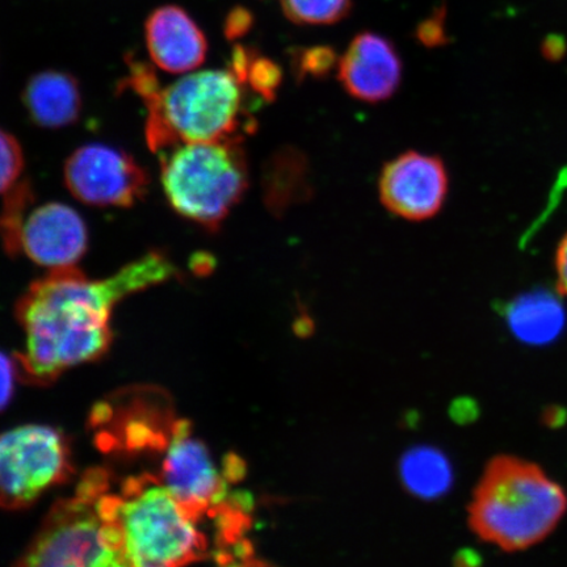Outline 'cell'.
<instances>
[{"label": "cell", "instance_id": "6da1fadb", "mask_svg": "<svg viewBox=\"0 0 567 567\" xmlns=\"http://www.w3.org/2000/svg\"><path fill=\"white\" fill-rule=\"evenodd\" d=\"M179 276L166 254L151 251L103 280L76 267L52 269L18 303L25 349L19 374L47 384L71 367L101 358L111 344L110 319L120 301Z\"/></svg>", "mask_w": 567, "mask_h": 567}, {"label": "cell", "instance_id": "7a4b0ae2", "mask_svg": "<svg viewBox=\"0 0 567 567\" xmlns=\"http://www.w3.org/2000/svg\"><path fill=\"white\" fill-rule=\"evenodd\" d=\"M127 86L147 110L146 141L154 153L184 142L243 140L245 122L243 83L230 70H204L184 75L162 89L153 69L130 60Z\"/></svg>", "mask_w": 567, "mask_h": 567}, {"label": "cell", "instance_id": "3957f363", "mask_svg": "<svg viewBox=\"0 0 567 567\" xmlns=\"http://www.w3.org/2000/svg\"><path fill=\"white\" fill-rule=\"evenodd\" d=\"M567 509V496L540 466L514 456L486 466L470 508L471 526L487 543L506 551L542 543Z\"/></svg>", "mask_w": 567, "mask_h": 567}, {"label": "cell", "instance_id": "277c9868", "mask_svg": "<svg viewBox=\"0 0 567 567\" xmlns=\"http://www.w3.org/2000/svg\"><path fill=\"white\" fill-rule=\"evenodd\" d=\"M99 507L118 530L126 566H181L205 557L207 540L197 517L159 478L132 477L120 494L106 491Z\"/></svg>", "mask_w": 567, "mask_h": 567}, {"label": "cell", "instance_id": "5b68a950", "mask_svg": "<svg viewBox=\"0 0 567 567\" xmlns=\"http://www.w3.org/2000/svg\"><path fill=\"white\" fill-rule=\"evenodd\" d=\"M240 142H184L158 154L163 193L177 215L207 230L219 229L248 188Z\"/></svg>", "mask_w": 567, "mask_h": 567}, {"label": "cell", "instance_id": "8992f818", "mask_svg": "<svg viewBox=\"0 0 567 567\" xmlns=\"http://www.w3.org/2000/svg\"><path fill=\"white\" fill-rule=\"evenodd\" d=\"M109 474H84L70 498L56 502L27 549L23 566H126L118 530L99 507Z\"/></svg>", "mask_w": 567, "mask_h": 567}, {"label": "cell", "instance_id": "52a82bcc", "mask_svg": "<svg viewBox=\"0 0 567 567\" xmlns=\"http://www.w3.org/2000/svg\"><path fill=\"white\" fill-rule=\"evenodd\" d=\"M70 472L69 445L60 431L28 424L0 434V506H30Z\"/></svg>", "mask_w": 567, "mask_h": 567}, {"label": "cell", "instance_id": "ba28073f", "mask_svg": "<svg viewBox=\"0 0 567 567\" xmlns=\"http://www.w3.org/2000/svg\"><path fill=\"white\" fill-rule=\"evenodd\" d=\"M63 175L76 200L102 208L133 207L145 197L151 183L146 169L132 155L102 144L76 148Z\"/></svg>", "mask_w": 567, "mask_h": 567}, {"label": "cell", "instance_id": "9c48e42d", "mask_svg": "<svg viewBox=\"0 0 567 567\" xmlns=\"http://www.w3.org/2000/svg\"><path fill=\"white\" fill-rule=\"evenodd\" d=\"M159 480L183 507L200 520L215 517L226 506L228 484L210 452L193 435L187 421H176L168 431Z\"/></svg>", "mask_w": 567, "mask_h": 567}, {"label": "cell", "instance_id": "30bf717a", "mask_svg": "<svg viewBox=\"0 0 567 567\" xmlns=\"http://www.w3.org/2000/svg\"><path fill=\"white\" fill-rule=\"evenodd\" d=\"M381 203L409 221L437 215L449 194V174L441 158L408 152L386 163L379 181Z\"/></svg>", "mask_w": 567, "mask_h": 567}, {"label": "cell", "instance_id": "8fae6325", "mask_svg": "<svg viewBox=\"0 0 567 567\" xmlns=\"http://www.w3.org/2000/svg\"><path fill=\"white\" fill-rule=\"evenodd\" d=\"M89 247L86 223L61 203H47L25 216L20 254L49 269L75 267Z\"/></svg>", "mask_w": 567, "mask_h": 567}, {"label": "cell", "instance_id": "7c38bea8", "mask_svg": "<svg viewBox=\"0 0 567 567\" xmlns=\"http://www.w3.org/2000/svg\"><path fill=\"white\" fill-rule=\"evenodd\" d=\"M338 78L349 94L365 103L392 97L402 80V61L392 41L373 32L354 35L339 60Z\"/></svg>", "mask_w": 567, "mask_h": 567}, {"label": "cell", "instance_id": "4fadbf2b", "mask_svg": "<svg viewBox=\"0 0 567 567\" xmlns=\"http://www.w3.org/2000/svg\"><path fill=\"white\" fill-rule=\"evenodd\" d=\"M145 38L153 62L167 73H189L207 59V38L179 6L167 4L154 10L145 23Z\"/></svg>", "mask_w": 567, "mask_h": 567}, {"label": "cell", "instance_id": "5bb4252c", "mask_svg": "<svg viewBox=\"0 0 567 567\" xmlns=\"http://www.w3.org/2000/svg\"><path fill=\"white\" fill-rule=\"evenodd\" d=\"M21 101L32 123L48 130L73 125L83 105L80 82L74 75L56 70L31 76Z\"/></svg>", "mask_w": 567, "mask_h": 567}, {"label": "cell", "instance_id": "9a60e30c", "mask_svg": "<svg viewBox=\"0 0 567 567\" xmlns=\"http://www.w3.org/2000/svg\"><path fill=\"white\" fill-rule=\"evenodd\" d=\"M503 316L513 336L529 346L555 342L566 326L564 305L548 289L516 296L503 305Z\"/></svg>", "mask_w": 567, "mask_h": 567}, {"label": "cell", "instance_id": "2e32d148", "mask_svg": "<svg viewBox=\"0 0 567 567\" xmlns=\"http://www.w3.org/2000/svg\"><path fill=\"white\" fill-rule=\"evenodd\" d=\"M310 190L308 159L300 151L293 147L281 148L267 162L264 176L265 203L275 215L305 200Z\"/></svg>", "mask_w": 567, "mask_h": 567}, {"label": "cell", "instance_id": "e0dca14e", "mask_svg": "<svg viewBox=\"0 0 567 567\" xmlns=\"http://www.w3.org/2000/svg\"><path fill=\"white\" fill-rule=\"evenodd\" d=\"M400 476L408 492L424 501L441 498L453 485L450 458L430 445L414 446L402 456Z\"/></svg>", "mask_w": 567, "mask_h": 567}, {"label": "cell", "instance_id": "ac0fdd59", "mask_svg": "<svg viewBox=\"0 0 567 567\" xmlns=\"http://www.w3.org/2000/svg\"><path fill=\"white\" fill-rule=\"evenodd\" d=\"M33 198V189L28 181L19 182L7 193L3 209L0 213V240L6 252L11 257L20 254L21 228Z\"/></svg>", "mask_w": 567, "mask_h": 567}, {"label": "cell", "instance_id": "d6986e66", "mask_svg": "<svg viewBox=\"0 0 567 567\" xmlns=\"http://www.w3.org/2000/svg\"><path fill=\"white\" fill-rule=\"evenodd\" d=\"M284 16L300 25H331L352 11V0H281Z\"/></svg>", "mask_w": 567, "mask_h": 567}, {"label": "cell", "instance_id": "ffe728a7", "mask_svg": "<svg viewBox=\"0 0 567 567\" xmlns=\"http://www.w3.org/2000/svg\"><path fill=\"white\" fill-rule=\"evenodd\" d=\"M337 65V52L328 45L299 48L290 53V66H292L293 75L300 82L308 78L324 80Z\"/></svg>", "mask_w": 567, "mask_h": 567}, {"label": "cell", "instance_id": "44dd1931", "mask_svg": "<svg viewBox=\"0 0 567 567\" xmlns=\"http://www.w3.org/2000/svg\"><path fill=\"white\" fill-rule=\"evenodd\" d=\"M24 169V154L19 141L0 130V194H7L19 183Z\"/></svg>", "mask_w": 567, "mask_h": 567}, {"label": "cell", "instance_id": "7402d4cb", "mask_svg": "<svg viewBox=\"0 0 567 567\" xmlns=\"http://www.w3.org/2000/svg\"><path fill=\"white\" fill-rule=\"evenodd\" d=\"M246 83L250 84L255 94L271 103L281 87L282 70L279 63L258 54L248 71Z\"/></svg>", "mask_w": 567, "mask_h": 567}, {"label": "cell", "instance_id": "603a6c76", "mask_svg": "<svg viewBox=\"0 0 567 567\" xmlns=\"http://www.w3.org/2000/svg\"><path fill=\"white\" fill-rule=\"evenodd\" d=\"M446 9L445 6H439L417 24L415 38L425 48H439L449 44L450 38L445 30Z\"/></svg>", "mask_w": 567, "mask_h": 567}, {"label": "cell", "instance_id": "cb8c5ba5", "mask_svg": "<svg viewBox=\"0 0 567 567\" xmlns=\"http://www.w3.org/2000/svg\"><path fill=\"white\" fill-rule=\"evenodd\" d=\"M254 21V13L246 9V7H234L225 18V38L229 41L245 38V35L252 30Z\"/></svg>", "mask_w": 567, "mask_h": 567}, {"label": "cell", "instance_id": "d4e9b609", "mask_svg": "<svg viewBox=\"0 0 567 567\" xmlns=\"http://www.w3.org/2000/svg\"><path fill=\"white\" fill-rule=\"evenodd\" d=\"M18 374V363L0 352V411L4 410L12 399Z\"/></svg>", "mask_w": 567, "mask_h": 567}, {"label": "cell", "instance_id": "484cf974", "mask_svg": "<svg viewBox=\"0 0 567 567\" xmlns=\"http://www.w3.org/2000/svg\"><path fill=\"white\" fill-rule=\"evenodd\" d=\"M258 54L259 53L250 47H234L229 70L231 71V74L237 78L239 83H246L248 71H250L255 56Z\"/></svg>", "mask_w": 567, "mask_h": 567}, {"label": "cell", "instance_id": "4316f807", "mask_svg": "<svg viewBox=\"0 0 567 567\" xmlns=\"http://www.w3.org/2000/svg\"><path fill=\"white\" fill-rule=\"evenodd\" d=\"M556 272L559 293L567 296V234L557 247Z\"/></svg>", "mask_w": 567, "mask_h": 567}, {"label": "cell", "instance_id": "83f0119b", "mask_svg": "<svg viewBox=\"0 0 567 567\" xmlns=\"http://www.w3.org/2000/svg\"><path fill=\"white\" fill-rule=\"evenodd\" d=\"M478 409L474 405L473 401L463 400L453 403L452 416L453 420L461 423L471 422L476 417Z\"/></svg>", "mask_w": 567, "mask_h": 567}, {"label": "cell", "instance_id": "f1b7e54d", "mask_svg": "<svg viewBox=\"0 0 567 567\" xmlns=\"http://www.w3.org/2000/svg\"><path fill=\"white\" fill-rule=\"evenodd\" d=\"M565 52V41L559 38V35H550V38L545 41L544 44V53L549 56V59H558Z\"/></svg>", "mask_w": 567, "mask_h": 567}, {"label": "cell", "instance_id": "f546056e", "mask_svg": "<svg viewBox=\"0 0 567 567\" xmlns=\"http://www.w3.org/2000/svg\"><path fill=\"white\" fill-rule=\"evenodd\" d=\"M196 266V272H209L215 261L212 260L209 255L202 254L198 260L194 264Z\"/></svg>", "mask_w": 567, "mask_h": 567}]
</instances>
